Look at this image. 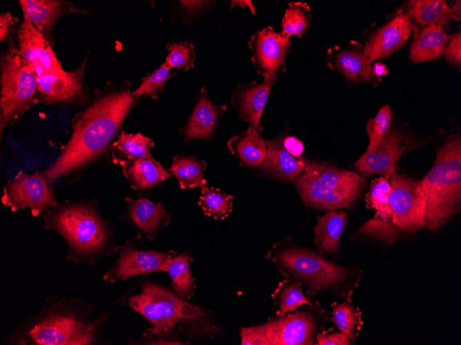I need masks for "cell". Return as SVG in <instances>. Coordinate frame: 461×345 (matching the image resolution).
<instances>
[{"label": "cell", "mask_w": 461, "mask_h": 345, "mask_svg": "<svg viewBox=\"0 0 461 345\" xmlns=\"http://www.w3.org/2000/svg\"><path fill=\"white\" fill-rule=\"evenodd\" d=\"M19 3L23 16L43 34L52 29L59 17L77 11L71 3L59 0H20Z\"/></svg>", "instance_id": "cell-23"}, {"label": "cell", "mask_w": 461, "mask_h": 345, "mask_svg": "<svg viewBox=\"0 0 461 345\" xmlns=\"http://www.w3.org/2000/svg\"><path fill=\"white\" fill-rule=\"evenodd\" d=\"M310 19V9L307 3L291 2L288 3V8L282 18L279 34L288 38L292 36L301 37L309 26Z\"/></svg>", "instance_id": "cell-35"}, {"label": "cell", "mask_w": 461, "mask_h": 345, "mask_svg": "<svg viewBox=\"0 0 461 345\" xmlns=\"http://www.w3.org/2000/svg\"><path fill=\"white\" fill-rule=\"evenodd\" d=\"M408 14L418 23L426 25H447L453 18L451 8L442 0L412 1Z\"/></svg>", "instance_id": "cell-32"}, {"label": "cell", "mask_w": 461, "mask_h": 345, "mask_svg": "<svg viewBox=\"0 0 461 345\" xmlns=\"http://www.w3.org/2000/svg\"><path fill=\"white\" fill-rule=\"evenodd\" d=\"M36 61L43 70L45 74H62L66 72L50 43L40 58Z\"/></svg>", "instance_id": "cell-40"}, {"label": "cell", "mask_w": 461, "mask_h": 345, "mask_svg": "<svg viewBox=\"0 0 461 345\" xmlns=\"http://www.w3.org/2000/svg\"><path fill=\"white\" fill-rule=\"evenodd\" d=\"M347 225V213L340 209H328L317 216L313 228V244L321 253L335 254Z\"/></svg>", "instance_id": "cell-21"}, {"label": "cell", "mask_w": 461, "mask_h": 345, "mask_svg": "<svg viewBox=\"0 0 461 345\" xmlns=\"http://www.w3.org/2000/svg\"><path fill=\"white\" fill-rule=\"evenodd\" d=\"M391 111L388 105H384L374 118L366 123V128L369 138L367 151L374 149L391 132Z\"/></svg>", "instance_id": "cell-38"}, {"label": "cell", "mask_w": 461, "mask_h": 345, "mask_svg": "<svg viewBox=\"0 0 461 345\" xmlns=\"http://www.w3.org/2000/svg\"><path fill=\"white\" fill-rule=\"evenodd\" d=\"M333 67L344 74L349 83L369 81L373 76L371 62L353 49L337 51L333 57Z\"/></svg>", "instance_id": "cell-28"}, {"label": "cell", "mask_w": 461, "mask_h": 345, "mask_svg": "<svg viewBox=\"0 0 461 345\" xmlns=\"http://www.w3.org/2000/svg\"><path fill=\"white\" fill-rule=\"evenodd\" d=\"M92 307L79 299H47L41 310L7 339L14 344L85 345L98 342L108 313L90 317Z\"/></svg>", "instance_id": "cell-2"}, {"label": "cell", "mask_w": 461, "mask_h": 345, "mask_svg": "<svg viewBox=\"0 0 461 345\" xmlns=\"http://www.w3.org/2000/svg\"><path fill=\"white\" fill-rule=\"evenodd\" d=\"M391 191L389 178L382 176L372 181L366 200L367 206L375 209L376 213L373 219L361 227L362 233H372L374 230L377 232L380 228L384 229L389 226L387 223L391 222Z\"/></svg>", "instance_id": "cell-24"}, {"label": "cell", "mask_w": 461, "mask_h": 345, "mask_svg": "<svg viewBox=\"0 0 461 345\" xmlns=\"http://www.w3.org/2000/svg\"><path fill=\"white\" fill-rule=\"evenodd\" d=\"M411 30V17L400 14L373 35L362 54L371 63L386 57L406 43Z\"/></svg>", "instance_id": "cell-18"}, {"label": "cell", "mask_w": 461, "mask_h": 345, "mask_svg": "<svg viewBox=\"0 0 461 345\" xmlns=\"http://www.w3.org/2000/svg\"><path fill=\"white\" fill-rule=\"evenodd\" d=\"M271 296L278 316L295 312L304 305L317 307L305 296L298 282L287 278L279 282Z\"/></svg>", "instance_id": "cell-31"}, {"label": "cell", "mask_w": 461, "mask_h": 345, "mask_svg": "<svg viewBox=\"0 0 461 345\" xmlns=\"http://www.w3.org/2000/svg\"><path fill=\"white\" fill-rule=\"evenodd\" d=\"M282 145L290 154L295 157H301L304 152L302 142L293 136L284 135Z\"/></svg>", "instance_id": "cell-44"}, {"label": "cell", "mask_w": 461, "mask_h": 345, "mask_svg": "<svg viewBox=\"0 0 461 345\" xmlns=\"http://www.w3.org/2000/svg\"><path fill=\"white\" fill-rule=\"evenodd\" d=\"M128 304L152 325L144 334L147 344H179L170 339L176 325L204 315L201 309L151 282H145L139 293L128 298Z\"/></svg>", "instance_id": "cell-7"}, {"label": "cell", "mask_w": 461, "mask_h": 345, "mask_svg": "<svg viewBox=\"0 0 461 345\" xmlns=\"http://www.w3.org/2000/svg\"><path fill=\"white\" fill-rule=\"evenodd\" d=\"M320 308L308 306L270 317L263 324L240 328L242 345H312L319 333Z\"/></svg>", "instance_id": "cell-9"}, {"label": "cell", "mask_w": 461, "mask_h": 345, "mask_svg": "<svg viewBox=\"0 0 461 345\" xmlns=\"http://www.w3.org/2000/svg\"><path fill=\"white\" fill-rule=\"evenodd\" d=\"M389 179L391 186V223L404 232H418L424 227V200L420 180L397 172Z\"/></svg>", "instance_id": "cell-11"}, {"label": "cell", "mask_w": 461, "mask_h": 345, "mask_svg": "<svg viewBox=\"0 0 461 345\" xmlns=\"http://www.w3.org/2000/svg\"><path fill=\"white\" fill-rule=\"evenodd\" d=\"M170 69L164 61L158 69L143 79L139 86L132 92L133 95L137 98L150 96L152 98L157 99V94L164 91V85L166 81L178 72L177 71L170 74Z\"/></svg>", "instance_id": "cell-37"}, {"label": "cell", "mask_w": 461, "mask_h": 345, "mask_svg": "<svg viewBox=\"0 0 461 345\" xmlns=\"http://www.w3.org/2000/svg\"><path fill=\"white\" fill-rule=\"evenodd\" d=\"M18 41L19 52L29 63L39 59L49 44L43 34L26 17L19 28Z\"/></svg>", "instance_id": "cell-33"}, {"label": "cell", "mask_w": 461, "mask_h": 345, "mask_svg": "<svg viewBox=\"0 0 461 345\" xmlns=\"http://www.w3.org/2000/svg\"><path fill=\"white\" fill-rule=\"evenodd\" d=\"M283 136L266 140V154L258 168L282 182H293L304 171L308 160L290 154L282 145Z\"/></svg>", "instance_id": "cell-20"}, {"label": "cell", "mask_w": 461, "mask_h": 345, "mask_svg": "<svg viewBox=\"0 0 461 345\" xmlns=\"http://www.w3.org/2000/svg\"><path fill=\"white\" fill-rule=\"evenodd\" d=\"M17 21V18H15L10 12L1 13L0 14V41L1 42L6 41L12 33L13 32L14 27Z\"/></svg>", "instance_id": "cell-43"}, {"label": "cell", "mask_w": 461, "mask_h": 345, "mask_svg": "<svg viewBox=\"0 0 461 345\" xmlns=\"http://www.w3.org/2000/svg\"><path fill=\"white\" fill-rule=\"evenodd\" d=\"M332 309V317L330 320L340 331L355 339L360 324V316L357 309L350 301H344L340 304L333 303Z\"/></svg>", "instance_id": "cell-36"}, {"label": "cell", "mask_w": 461, "mask_h": 345, "mask_svg": "<svg viewBox=\"0 0 461 345\" xmlns=\"http://www.w3.org/2000/svg\"><path fill=\"white\" fill-rule=\"evenodd\" d=\"M444 53L447 59L453 64L460 65L461 63V35L456 34L448 46L445 47Z\"/></svg>", "instance_id": "cell-42"}, {"label": "cell", "mask_w": 461, "mask_h": 345, "mask_svg": "<svg viewBox=\"0 0 461 345\" xmlns=\"http://www.w3.org/2000/svg\"><path fill=\"white\" fill-rule=\"evenodd\" d=\"M277 80L264 78L262 83L253 81L238 84L231 94L230 105L238 118L247 122L259 134L263 128L260 125L262 114L268 101L272 86Z\"/></svg>", "instance_id": "cell-16"}, {"label": "cell", "mask_w": 461, "mask_h": 345, "mask_svg": "<svg viewBox=\"0 0 461 345\" xmlns=\"http://www.w3.org/2000/svg\"><path fill=\"white\" fill-rule=\"evenodd\" d=\"M118 259L103 279L110 283L126 280L134 275L155 271L163 272L164 265L175 251H159L138 247L137 240L129 241L115 248Z\"/></svg>", "instance_id": "cell-13"}, {"label": "cell", "mask_w": 461, "mask_h": 345, "mask_svg": "<svg viewBox=\"0 0 461 345\" xmlns=\"http://www.w3.org/2000/svg\"><path fill=\"white\" fill-rule=\"evenodd\" d=\"M198 205L207 216L223 220L233 209V197L215 187H202Z\"/></svg>", "instance_id": "cell-34"}, {"label": "cell", "mask_w": 461, "mask_h": 345, "mask_svg": "<svg viewBox=\"0 0 461 345\" xmlns=\"http://www.w3.org/2000/svg\"><path fill=\"white\" fill-rule=\"evenodd\" d=\"M154 141L141 133L127 134L124 130L109 146L112 164L121 167L142 157L151 156Z\"/></svg>", "instance_id": "cell-26"}, {"label": "cell", "mask_w": 461, "mask_h": 345, "mask_svg": "<svg viewBox=\"0 0 461 345\" xmlns=\"http://www.w3.org/2000/svg\"><path fill=\"white\" fill-rule=\"evenodd\" d=\"M293 184L308 207L349 209L365 189L366 180L353 171L308 160L304 171Z\"/></svg>", "instance_id": "cell-6"}, {"label": "cell", "mask_w": 461, "mask_h": 345, "mask_svg": "<svg viewBox=\"0 0 461 345\" xmlns=\"http://www.w3.org/2000/svg\"><path fill=\"white\" fill-rule=\"evenodd\" d=\"M126 220L153 241L162 227L169 224L170 213L165 210L161 202L155 204L148 197L133 199L126 197Z\"/></svg>", "instance_id": "cell-19"}, {"label": "cell", "mask_w": 461, "mask_h": 345, "mask_svg": "<svg viewBox=\"0 0 461 345\" xmlns=\"http://www.w3.org/2000/svg\"><path fill=\"white\" fill-rule=\"evenodd\" d=\"M130 83L99 90L92 102L72 119V134L59 156L42 174L52 184L60 178L76 177L95 162L112 164L109 146L139 98L134 96Z\"/></svg>", "instance_id": "cell-1"}, {"label": "cell", "mask_w": 461, "mask_h": 345, "mask_svg": "<svg viewBox=\"0 0 461 345\" xmlns=\"http://www.w3.org/2000/svg\"><path fill=\"white\" fill-rule=\"evenodd\" d=\"M424 200V227L435 231L461 209V138H449L435 163L420 180Z\"/></svg>", "instance_id": "cell-5"}, {"label": "cell", "mask_w": 461, "mask_h": 345, "mask_svg": "<svg viewBox=\"0 0 461 345\" xmlns=\"http://www.w3.org/2000/svg\"><path fill=\"white\" fill-rule=\"evenodd\" d=\"M354 339L349 335L333 329L317 333L315 344L317 345H350L353 344Z\"/></svg>", "instance_id": "cell-41"}, {"label": "cell", "mask_w": 461, "mask_h": 345, "mask_svg": "<svg viewBox=\"0 0 461 345\" xmlns=\"http://www.w3.org/2000/svg\"><path fill=\"white\" fill-rule=\"evenodd\" d=\"M1 202L12 212L28 208L33 217L59 204L52 186L42 172L28 174L21 170L3 185Z\"/></svg>", "instance_id": "cell-10"}, {"label": "cell", "mask_w": 461, "mask_h": 345, "mask_svg": "<svg viewBox=\"0 0 461 345\" xmlns=\"http://www.w3.org/2000/svg\"><path fill=\"white\" fill-rule=\"evenodd\" d=\"M264 257L286 278L306 286L308 298L326 291L342 296L352 293L356 280L352 268L300 247L289 238L275 244Z\"/></svg>", "instance_id": "cell-4"}, {"label": "cell", "mask_w": 461, "mask_h": 345, "mask_svg": "<svg viewBox=\"0 0 461 345\" xmlns=\"http://www.w3.org/2000/svg\"><path fill=\"white\" fill-rule=\"evenodd\" d=\"M227 109L226 105H217L208 98L205 85L200 90L197 102L186 123L179 129L184 136V143L194 140L211 141L219 127V120Z\"/></svg>", "instance_id": "cell-17"}, {"label": "cell", "mask_w": 461, "mask_h": 345, "mask_svg": "<svg viewBox=\"0 0 461 345\" xmlns=\"http://www.w3.org/2000/svg\"><path fill=\"white\" fill-rule=\"evenodd\" d=\"M227 147L241 167L258 168L266 156V140L248 125L246 130L229 138Z\"/></svg>", "instance_id": "cell-22"}, {"label": "cell", "mask_w": 461, "mask_h": 345, "mask_svg": "<svg viewBox=\"0 0 461 345\" xmlns=\"http://www.w3.org/2000/svg\"><path fill=\"white\" fill-rule=\"evenodd\" d=\"M372 71L373 75L376 76H381L382 75L386 74L387 73L385 65L380 63H375L372 67Z\"/></svg>", "instance_id": "cell-46"}, {"label": "cell", "mask_w": 461, "mask_h": 345, "mask_svg": "<svg viewBox=\"0 0 461 345\" xmlns=\"http://www.w3.org/2000/svg\"><path fill=\"white\" fill-rule=\"evenodd\" d=\"M230 9H233L236 6L248 7L251 11L252 14H255L256 9L251 1H232Z\"/></svg>", "instance_id": "cell-45"}, {"label": "cell", "mask_w": 461, "mask_h": 345, "mask_svg": "<svg viewBox=\"0 0 461 345\" xmlns=\"http://www.w3.org/2000/svg\"><path fill=\"white\" fill-rule=\"evenodd\" d=\"M248 45L251 51V61L263 78L277 80L286 71V56L291 47L290 38L267 26L256 31Z\"/></svg>", "instance_id": "cell-12"}, {"label": "cell", "mask_w": 461, "mask_h": 345, "mask_svg": "<svg viewBox=\"0 0 461 345\" xmlns=\"http://www.w3.org/2000/svg\"><path fill=\"white\" fill-rule=\"evenodd\" d=\"M411 146L408 136L394 129L374 149L366 150L353 165L364 176L381 174L389 178L396 172L398 160Z\"/></svg>", "instance_id": "cell-15"}, {"label": "cell", "mask_w": 461, "mask_h": 345, "mask_svg": "<svg viewBox=\"0 0 461 345\" xmlns=\"http://www.w3.org/2000/svg\"><path fill=\"white\" fill-rule=\"evenodd\" d=\"M37 83L31 63L10 45L1 58L0 134L36 105Z\"/></svg>", "instance_id": "cell-8"}, {"label": "cell", "mask_w": 461, "mask_h": 345, "mask_svg": "<svg viewBox=\"0 0 461 345\" xmlns=\"http://www.w3.org/2000/svg\"><path fill=\"white\" fill-rule=\"evenodd\" d=\"M449 38L442 26L427 25L415 39L411 49V60L421 63L437 58L444 54Z\"/></svg>", "instance_id": "cell-27"}, {"label": "cell", "mask_w": 461, "mask_h": 345, "mask_svg": "<svg viewBox=\"0 0 461 345\" xmlns=\"http://www.w3.org/2000/svg\"><path fill=\"white\" fill-rule=\"evenodd\" d=\"M87 58L72 72L62 74H44L36 76L37 94L36 104L70 105L85 103L83 78Z\"/></svg>", "instance_id": "cell-14"}, {"label": "cell", "mask_w": 461, "mask_h": 345, "mask_svg": "<svg viewBox=\"0 0 461 345\" xmlns=\"http://www.w3.org/2000/svg\"><path fill=\"white\" fill-rule=\"evenodd\" d=\"M163 271L172 278V286L182 298L190 299L195 293L196 286L190 266V253L182 254L175 252L166 261Z\"/></svg>", "instance_id": "cell-29"}, {"label": "cell", "mask_w": 461, "mask_h": 345, "mask_svg": "<svg viewBox=\"0 0 461 345\" xmlns=\"http://www.w3.org/2000/svg\"><path fill=\"white\" fill-rule=\"evenodd\" d=\"M44 227L59 234L68 246L67 259L94 264L116 247L112 229L95 200H66L43 216Z\"/></svg>", "instance_id": "cell-3"}, {"label": "cell", "mask_w": 461, "mask_h": 345, "mask_svg": "<svg viewBox=\"0 0 461 345\" xmlns=\"http://www.w3.org/2000/svg\"><path fill=\"white\" fill-rule=\"evenodd\" d=\"M122 172L135 190L150 189L165 182L171 174L152 156L142 157L121 167Z\"/></svg>", "instance_id": "cell-25"}, {"label": "cell", "mask_w": 461, "mask_h": 345, "mask_svg": "<svg viewBox=\"0 0 461 345\" xmlns=\"http://www.w3.org/2000/svg\"><path fill=\"white\" fill-rule=\"evenodd\" d=\"M451 12L453 18L459 20L460 18V1H457L453 6L451 8Z\"/></svg>", "instance_id": "cell-47"}, {"label": "cell", "mask_w": 461, "mask_h": 345, "mask_svg": "<svg viewBox=\"0 0 461 345\" xmlns=\"http://www.w3.org/2000/svg\"><path fill=\"white\" fill-rule=\"evenodd\" d=\"M206 167L204 161L191 155L181 154L173 158L168 171L175 176L182 189L202 188L206 182L204 178Z\"/></svg>", "instance_id": "cell-30"}, {"label": "cell", "mask_w": 461, "mask_h": 345, "mask_svg": "<svg viewBox=\"0 0 461 345\" xmlns=\"http://www.w3.org/2000/svg\"><path fill=\"white\" fill-rule=\"evenodd\" d=\"M168 56L164 61L170 68L188 71L194 67L195 47L186 41H170L166 43Z\"/></svg>", "instance_id": "cell-39"}]
</instances>
